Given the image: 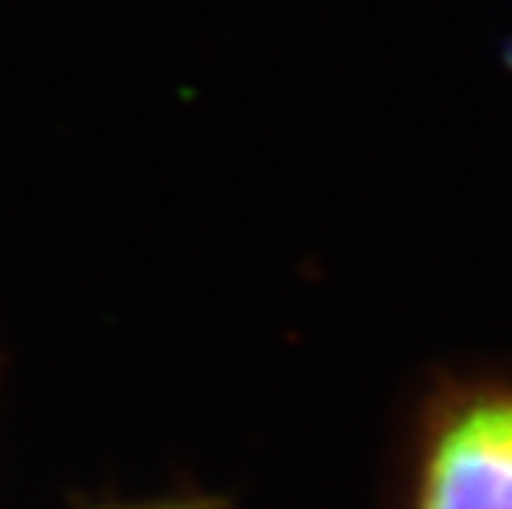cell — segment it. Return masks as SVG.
I'll return each instance as SVG.
<instances>
[{"label":"cell","instance_id":"1","mask_svg":"<svg viewBox=\"0 0 512 509\" xmlns=\"http://www.w3.org/2000/svg\"><path fill=\"white\" fill-rule=\"evenodd\" d=\"M403 509H512V374L450 377L420 400Z\"/></svg>","mask_w":512,"mask_h":509},{"label":"cell","instance_id":"2","mask_svg":"<svg viewBox=\"0 0 512 509\" xmlns=\"http://www.w3.org/2000/svg\"><path fill=\"white\" fill-rule=\"evenodd\" d=\"M159 509H202V506H159Z\"/></svg>","mask_w":512,"mask_h":509}]
</instances>
